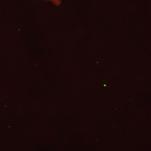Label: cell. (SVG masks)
Listing matches in <instances>:
<instances>
[{
    "instance_id": "6da1fadb",
    "label": "cell",
    "mask_w": 151,
    "mask_h": 151,
    "mask_svg": "<svg viewBox=\"0 0 151 151\" xmlns=\"http://www.w3.org/2000/svg\"><path fill=\"white\" fill-rule=\"evenodd\" d=\"M44 1L51 2L53 4L58 6L60 5L61 3V0H44Z\"/></svg>"
}]
</instances>
